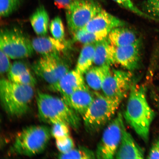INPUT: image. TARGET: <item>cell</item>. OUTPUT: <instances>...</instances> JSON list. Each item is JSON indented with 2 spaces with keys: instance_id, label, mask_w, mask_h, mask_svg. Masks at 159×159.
<instances>
[{
  "instance_id": "obj_1",
  "label": "cell",
  "mask_w": 159,
  "mask_h": 159,
  "mask_svg": "<svg viewBox=\"0 0 159 159\" xmlns=\"http://www.w3.org/2000/svg\"><path fill=\"white\" fill-rule=\"evenodd\" d=\"M156 115L147 98L143 85H133L125 111L124 117L127 123L144 142H148L151 124Z\"/></svg>"
},
{
  "instance_id": "obj_2",
  "label": "cell",
  "mask_w": 159,
  "mask_h": 159,
  "mask_svg": "<svg viewBox=\"0 0 159 159\" xmlns=\"http://www.w3.org/2000/svg\"><path fill=\"white\" fill-rule=\"evenodd\" d=\"M36 97L39 116L43 122L52 125L63 123L73 128H79L78 114L64 99L41 92H38Z\"/></svg>"
},
{
  "instance_id": "obj_3",
  "label": "cell",
  "mask_w": 159,
  "mask_h": 159,
  "mask_svg": "<svg viewBox=\"0 0 159 159\" xmlns=\"http://www.w3.org/2000/svg\"><path fill=\"white\" fill-rule=\"evenodd\" d=\"M34 91L33 87L13 82L8 79L0 81V97L2 106L8 114L20 116L29 110Z\"/></svg>"
},
{
  "instance_id": "obj_4",
  "label": "cell",
  "mask_w": 159,
  "mask_h": 159,
  "mask_svg": "<svg viewBox=\"0 0 159 159\" xmlns=\"http://www.w3.org/2000/svg\"><path fill=\"white\" fill-rule=\"evenodd\" d=\"M124 98H112L96 91L92 104L82 117L88 132H98L112 120Z\"/></svg>"
},
{
  "instance_id": "obj_5",
  "label": "cell",
  "mask_w": 159,
  "mask_h": 159,
  "mask_svg": "<svg viewBox=\"0 0 159 159\" xmlns=\"http://www.w3.org/2000/svg\"><path fill=\"white\" fill-rule=\"evenodd\" d=\"M51 134V130L46 126L26 127L18 133L11 152L15 155L28 157L39 154L46 148Z\"/></svg>"
},
{
  "instance_id": "obj_6",
  "label": "cell",
  "mask_w": 159,
  "mask_h": 159,
  "mask_svg": "<svg viewBox=\"0 0 159 159\" xmlns=\"http://www.w3.org/2000/svg\"><path fill=\"white\" fill-rule=\"evenodd\" d=\"M0 48L12 59L30 57L34 51L31 41L20 30L15 28L1 30Z\"/></svg>"
},
{
  "instance_id": "obj_7",
  "label": "cell",
  "mask_w": 159,
  "mask_h": 159,
  "mask_svg": "<svg viewBox=\"0 0 159 159\" xmlns=\"http://www.w3.org/2000/svg\"><path fill=\"white\" fill-rule=\"evenodd\" d=\"M102 9L95 0H74L66 9V16L70 31L73 34L84 28Z\"/></svg>"
},
{
  "instance_id": "obj_8",
  "label": "cell",
  "mask_w": 159,
  "mask_h": 159,
  "mask_svg": "<svg viewBox=\"0 0 159 159\" xmlns=\"http://www.w3.org/2000/svg\"><path fill=\"white\" fill-rule=\"evenodd\" d=\"M124 116L119 112L105 129L96 152L98 159L115 158L122 139Z\"/></svg>"
},
{
  "instance_id": "obj_9",
  "label": "cell",
  "mask_w": 159,
  "mask_h": 159,
  "mask_svg": "<svg viewBox=\"0 0 159 159\" xmlns=\"http://www.w3.org/2000/svg\"><path fill=\"white\" fill-rule=\"evenodd\" d=\"M105 67V74L102 87L103 94L112 98H124L134 84L131 71L112 70L108 66Z\"/></svg>"
},
{
  "instance_id": "obj_10",
  "label": "cell",
  "mask_w": 159,
  "mask_h": 159,
  "mask_svg": "<svg viewBox=\"0 0 159 159\" xmlns=\"http://www.w3.org/2000/svg\"><path fill=\"white\" fill-rule=\"evenodd\" d=\"M142 45L141 39L125 46L115 47L112 45L113 65H118L131 71L139 69L142 62Z\"/></svg>"
},
{
  "instance_id": "obj_11",
  "label": "cell",
  "mask_w": 159,
  "mask_h": 159,
  "mask_svg": "<svg viewBox=\"0 0 159 159\" xmlns=\"http://www.w3.org/2000/svg\"><path fill=\"white\" fill-rule=\"evenodd\" d=\"M126 25L124 21L102 9L83 29L106 39L113 29Z\"/></svg>"
},
{
  "instance_id": "obj_12",
  "label": "cell",
  "mask_w": 159,
  "mask_h": 159,
  "mask_svg": "<svg viewBox=\"0 0 159 159\" xmlns=\"http://www.w3.org/2000/svg\"><path fill=\"white\" fill-rule=\"evenodd\" d=\"M88 88L83 74L75 69L69 71L60 80L57 91L69 105L70 96L75 91Z\"/></svg>"
},
{
  "instance_id": "obj_13",
  "label": "cell",
  "mask_w": 159,
  "mask_h": 159,
  "mask_svg": "<svg viewBox=\"0 0 159 159\" xmlns=\"http://www.w3.org/2000/svg\"><path fill=\"white\" fill-rule=\"evenodd\" d=\"M144 152L132 135L126 130L124 124L120 145L115 158L117 159H143Z\"/></svg>"
},
{
  "instance_id": "obj_14",
  "label": "cell",
  "mask_w": 159,
  "mask_h": 159,
  "mask_svg": "<svg viewBox=\"0 0 159 159\" xmlns=\"http://www.w3.org/2000/svg\"><path fill=\"white\" fill-rule=\"evenodd\" d=\"M31 43L34 50L43 57L60 55L66 48V44L64 41L46 36L35 38Z\"/></svg>"
},
{
  "instance_id": "obj_15",
  "label": "cell",
  "mask_w": 159,
  "mask_h": 159,
  "mask_svg": "<svg viewBox=\"0 0 159 159\" xmlns=\"http://www.w3.org/2000/svg\"><path fill=\"white\" fill-rule=\"evenodd\" d=\"M108 39L109 43L113 46L120 47L133 44L140 39L133 30L123 26L111 31Z\"/></svg>"
},
{
  "instance_id": "obj_16",
  "label": "cell",
  "mask_w": 159,
  "mask_h": 159,
  "mask_svg": "<svg viewBox=\"0 0 159 159\" xmlns=\"http://www.w3.org/2000/svg\"><path fill=\"white\" fill-rule=\"evenodd\" d=\"M89 88L78 89L71 95L69 105L77 114L83 116L86 112L94 99Z\"/></svg>"
},
{
  "instance_id": "obj_17",
  "label": "cell",
  "mask_w": 159,
  "mask_h": 159,
  "mask_svg": "<svg viewBox=\"0 0 159 159\" xmlns=\"http://www.w3.org/2000/svg\"><path fill=\"white\" fill-rule=\"evenodd\" d=\"M32 68L36 74L48 83L51 88L57 91L59 81L44 57L34 63Z\"/></svg>"
},
{
  "instance_id": "obj_18",
  "label": "cell",
  "mask_w": 159,
  "mask_h": 159,
  "mask_svg": "<svg viewBox=\"0 0 159 159\" xmlns=\"http://www.w3.org/2000/svg\"><path fill=\"white\" fill-rule=\"evenodd\" d=\"M34 30L39 36H46L49 27V17L47 10L43 6L35 10L30 18Z\"/></svg>"
},
{
  "instance_id": "obj_19",
  "label": "cell",
  "mask_w": 159,
  "mask_h": 159,
  "mask_svg": "<svg viewBox=\"0 0 159 159\" xmlns=\"http://www.w3.org/2000/svg\"><path fill=\"white\" fill-rule=\"evenodd\" d=\"M112 46L108 37L95 43L94 64L98 66H111L112 60Z\"/></svg>"
},
{
  "instance_id": "obj_20",
  "label": "cell",
  "mask_w": 159,
  "mask_h": 159,
  "mask_svg": "<svg viewBox=\"0 0 159 159\" xmlns=\"http://www.w3.org/2000/svg\"><path fill=\"white\" fill-rule=\"evenodd\" d=\"M95 43L85 44L81 50L76 69L84 75L94 64Z\"/></svg>"
},
{
  "instance_id": "obj_21",
  "label": "cell",
  "mask_w": 159,
  "mask_h": 159,
  "mask_svg": "<svg viewBox=\"0 0 159 159\" xmlns=\"http://www.w3.org/2000/svg\"><path fill=\"white\" fill-rule=\"evenodd\" d=\"M85 74V80L87 85L95 91L102 90L105 74V67H91Z\"/></svg>"
},
{
  "instance_id": "obj_22",
  "label": "cell",
  "mask_w": 159,
  "mask_h": 159,
  "mask_svg": "<svg viewBox=\"0 0 159 159\" xmlns=\"http://www.w3.org/2000/svg\"><path fill=\"white\" fill-rule=\"evenodd\" d=\"M43 57L48 63L59 81L70 71L68 62L61 57V54Z\"/></svg>"
},
{
  "instance_id": "obj_23",
  "label": "cell",
  "mask_w": 159,
  "mask_h": 159,
  "mask_svg": "<svg viewBox=\"0 0 159 159\" xmlns=\"http://www.w3.org/2000/svg\"><path fill=\"white\" fill-rule=\"evenodd\" d=\"M96 157V154L93 151L83 147L75 148L69 152L65 154L61 153L58 156V158L60 159H91Z\"/></svg>"
},
{
  "instance_id": "obj_24",
  "label": "cell",
  "mask_w": 159,
  "mask_h": 159,
  "mask_svg": "<svg viewBox=\"0 0 159 159\" xmlns=\"http://www.w3.org/2000/svg\"><path fill=\"white\" fill-rule=\"evenodd\" d=\"M73 35L75 41L79 42L84 45L95 43L105 39L95 34L89 32L83 29L75 32Z\"/></svg>"
},
{
  "instance_id": "obj_25",
  "label": "cell",
  "mask_w": 159,
  "mask_h": 159,
  "mask_svg": "<svg viewBox=\"0 0 159 159\" xmlns=\"http://www.w3.org/2000/svg\"><path fill=\"white\" fill-rule=\"evenodd\" d=\"M25 0H0L1 17L9 16L19 8Z\"/></svg>"
},
{
  "instance_id": "obj_26",
  "label": "cell",
  "mask_w": 159,
  "mask_h": 159,
  "mask_svg": "<svg viewBox=\"0 0 159 159\" xmlns=\"http://www.w3.org/2000/svg\"><path fill=\"white\" fill-rule=\"evenodd\" d=\"M49 29L53 38L61 41H64L65 28L61 17L57 16L52 20Z\"/></svg>"
},
{
  "instance_id": "obj_27",
  "label": "cell",
  "mask_w": 159,
  "mask_h": 159,
  "mask_svg": "<svg viewBox=\"0 0 159 159\" xmlns=\"http://www.w3.org/2000/svg\"><path fill=\"white\" fill-rule=\"evenodd\" d=\"M142 11L153 19H159V0H146L142 4Z\"/></svg>"
},
{
  "instance_id": "obj_28",
  "label": "cell",
  "mask_w": 159,
  "mask_h": 159,
  "mask_svg": "<svg viewBox=\"0 0 159 159\" xmlns=\"http://www.w3.org/2000/svg\"><path fill=\"white\" fill-rule=\"evenodd\" d=\"M30 71L29 67L24 62L21 61H16L11 65L8 73V79L13 81L17 77Z\"/></svg>"
},
{
  "instance_id": "obj_29",
  "label": "cell",
  "mask_w": 159,
  "mask_h": 159,
  "mask_svg": "<svg viewBox=\"0 0 159 159\" xmlns=\"http://www.w3.org/2000/svg\"><path fill=\"white\" fill-rule=\"evenodd\" d=\"M69 126L63 123H57L52 125L51 134L56 140H60L70 136Z\"/></svg>"
},
{
  "instance_id": "obj_30",
  "label": "cell",
  "mask_w": 159,
  "mask_h": 159,
  "mask_svg": "<svg viewBox=\"0 0 159 159\" xmlns=\"http://www.w3.org/2000/svg\"><path fill=\"white\" fill-rule=\"evenodd\" d=\"M113 1L118 4L120 7L132 12L135 14L140 16L152 19V18L150 16L144 13L142 10L138 8L131 0H113Z\"/></svg>"
},
{
  "instance_id": "obj_31",
  "label": "cell",
  "mask_w": 159,
  "mask_h": 159,
  "mask_svg": "<svg viewBox=\"0 0 159 159\" xmlns=\"http://www.w3.org/2000/svg\"><path fill=\"white\" fill-rule=\"evenodd\" d=\"M57 148L61 154L66 153L75 148V144L70 136L63 140H56Z\"/></svg>"
},
{
  "instance_id": "obj_32",
  "label": "cell",
  "mask_w": 159,
  "mask_h": 159,
  "mask_svg": "<svg viewBox=\"0 0 159 159\" xmlns=\"http://www.w3.org/2000/svg\"><path fill=\"white\" fill-rule=\"evenodd\" d=\"M13 82L19 84L28 85L34 87L37 83V81L34 77L33 76L31 71H27L14 80Z\"/></svg>"
},
{
  "instance_id": "obj_33",
  "label": "cell",
  "mask_w": 159,
  "mask_h": 159,
  "mask_svg": "<svg viewBox=\"0 0 159 159\" xmlns=\"http://www.w3.org/2000/svg\"><path fill=\"white\" fill-rule=\"evenodd\" d=\"M10 57L1 50L0 52V72L1 75L8 73L11 65Z\"/></svg>"
},
{
  "instance_id": "obj_34",
  "label": "cell",
  "mask_w": 159,
  "mask_h": 159,
  "mask_svg": "<svg viewBox=\"0 0 159 159\" xmlns=\"http://www.w3.org/2000/svg\"><path fill=\"white\" fill-rule=\"evenodd\" d=\"M149 159H159V136L154 141L148 156Z\"/></svg>"
},
{
  "instance_id": "obj_35",
  "label": "cell",
  "mask_w": 159,
  "mask_h": 159,
  "mask_svg": "<svg viewBox=\"0 0 159 159\" xmlns=\"http://www.w3.org/2000/svg\"><path fill=\"white\" fill-rule=\"evenodd\" d=\"M60 9H66L74 0H53Z\"/></svg>"
},
{
  "instance_id": "obj_36",
  "label": "cell",
  "mask_w": 159,
  "mask_h": 159,
  "mask_svg": "<svg viewBox=\"0 0 159 159\" xmlns=\"http://www.w3.org/2000/svg\"><path fill=\"white\" fill-rule=\"evenodd\" d=\"M152 95L155 106L156 107L159 113V96L156 92L154 91L152 92Z\"/></svg>"
},
{
  "instance_id": "obj_37",
  "label": "cell",
  "mask_w": 159,
  "mask_h": 159,
  "mask_svg": "<svg viewBox=\"0 0 159 159\" xmlns=\"http://www.w3.org/2000/svg\"></svg>"
}]
</instances>
